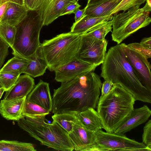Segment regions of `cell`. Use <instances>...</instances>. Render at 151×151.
<instances>
[{"instance_id":"cell-1","label":"cell","mask_w":151,"mask_h":151,"mask_svg":"<svg viewBox=\"0 0 151 151\" xmlns=\"http://www.w3.org/2000/svg\"><path fill=\"white\" fill-rule=\"evenodd\" d=\"M102 85L100 76L93 71L61 83L60 87L54 90L52 112H78L90 107L95 109Z\"/></svg>"},{"instance_id":"cell-2","label":"cell","mask_w":151,"mask_h":151,"mask_svg":"<svg viewBox=\"0 0 151 151\" xmlns=\"http://www.w3.org/2000/svg\"><path fill=\"white\" fill-rule=\"evenodd\" d=\"M101 70V76L104 80L119 84L132 95L135 101L151 103V91L140 82L121 44L109 49L102 63Z\"/></svg>"},{"instance_id":"cell-3","label":"cell","mask_w":151,"mask_h":151,"mask_svg":"<svg viewBox=\"0 0 151 151\" xmlns=\"http://www.w3.org/2000/svg\"><path fill=\"white\" fill-rule=\"evenodd\" d=\"M135 100L119 84H114L110 92L99 98L97 108L106 132H114L134 109Z\"/></svg>"},{"instance_id":"cell-4","label":"cell","mask_w":151,"mask_h":151,"mask_svg":"<svg viewBox=\"0 0 151 151\" xmlns=\"http://www.w3.org/2000/svg\"><path fill=\"white\" fill-rule=\"evenodd\" d=\"M45 117L25 116L18 121L17 124L42 145L58 151L74 150L68 133L53 121L51 124L46 123Z\"/></svg>"},{"instance_id":"cell-5","label":"cell","mask_w":151,"mask_h":151,"mask_svg":"<svg viewBox=\"0 0 151 151\" xmlns=\"http://www.w3.org/2000/svg\"><path fill=\"white\" fill-rule=\"evenodd\" d=\"M81 34L70 32L44 40L40 47L47 64V69L55 71L77 58Z\"/></svg>"},{"instance_id":"cell-6","label":"cell","mask_w":151,"mask_h":151,"mask_svg":"<svg viewBox=\"0 0 151 151\" xmlns=\"http://www.w3.org/2000/svg\"><path fill=\"white\" fill-rule=\"evenodd\" d=\"M40 18L34 11L29 10L26 18L16 26V31L12 54L20 58L32 60L40 45V35L43 27Z\"/></svg>"},{"instance_id":"cell-7","label":"cell","mask_w":151,"mask_h":151,"mask_svg":"<svg viewBox=\"0 0 151 151\" xmlns=\"http://www.w3.org/2000/svg\"><path fill=\"white\" fill-rule=\"evenodd\" d=\"M140 6L131 8L119 13L113 15L111 19L112 40L120 44L124 40L138 29L150 24L149 13Z\"/></svg>"},{"instance_id":"cell-8","label":"cell","mask_w":151,"mask_h":151,"mask_svg":"<svg viewBox=\"0 0 151 151\" xmlns=\"http://www.w3.org/2000/svg\"><path fill=\"white\" fill-rule=\"evenodd\" d=\"M95 151H151L142 142L129 138L124 134L104 132L95 133Z\"/></svg>"},{"instance_id":"cell-9","label":"cell","mask_w":151,"mask_h":151,"mask_svg":"<svg viewBox=\"0 0 151 151\" xmlns=\"http://www.w3.org/2000/svg\"><path fill=\"white\" fill-rule=\"evenodd\" d=\"M81 39L77 58L97 66L102 64L106 54L108 42L98 40L85 33Z\"/></svg>"},{"instance_id":"cell-10","label":"cell","mask_w":151,"mask_h":151,"mask_svg":"<svg viewBox=\"0 0 151 151\" xmlns=\"http://www.w3.org/2000/svg\"><path fill=\"white\" fill-rule=\"evenodd\" d=\"M78 0H35L32 10L39 16L43 26H47L61 16L68 5Z\"/></svg>"},{"instance_id":"cell-11","label":"cell","mask_w":151,"mask_h":151,"mask_svg":"<svg viewBox=\"0 0 151 151\" xmlns=\"http://www.w3.org/2000/svg\"><path fill=\"white\" fill-rule=\"evenodd\" d=\"M125 56L133 67L142 84L151 91V65L148 58L124 43L121 44Z\"/></svg>"},{"instance_id":"cell-12","label":"cell","mask_w":151,"mask_h":151,"mask_svg":"<svg viewBox=\"0 0 151 151\" xmlns=\"http://www.w3.org/2000/svg\"><path fill=\"white\" fill-rule=\"evenodd\" d=\"M97 66L77 58L55 71V80L61 83L67 82L74 79L78 76L93 71Z\"/></svg>"},{"instance_id":"cell-13","label":"cell","mask_w":151,"mask_h":151,"mask_svg":"<svg viewBox=\"0 0 151 151\" xmlns=\"http://www.w3.org/2000/svg\"><path fill=\"white\" fill-rule=\"evenodd\" d=\"M76 151H95V133L84 127L80 122L76 124L69 133Z\"/></svg>"},{"instance_id":"cell-14","label":"cell","mask_w":151,"mask_h":151,"mask_svg":"<svg viewBox=\"0 0 151 151\" xmlns=\"http://www.w3.org/2000/svg\"><path fill=\"white\" fill-rule=\"evenodd\" d=\"M151 115V110L146 105L133 109L114 132L122 134L145 122Z\"/></svg>"},{"instance_id":"cell-15","label":"cell","mask_w":151,"mask_h":151,"mask_svg":"<svg viewBox=\"0 0 151 151\" xmlns=\"http://www.w3.org/2000/svg\"><path fill=\"white\" fill-rule=\"evenodd\" d=\"M26 100L35 103L52 112V98L49 83L40 80L29 93L27 96Z\"/></svg>"},{"instance_id":"cell-16","label":"cell","mask_w":151,"mask_h":151,"mask_svg":"<svg viewBox=\"0 0 151 151\" xmlns=\"http://www.w3.org/2000/svg\"><path fill=\"white\" fill-rule=\"evenodd\" d=\"M26 97L1 100L0 114L2 116L7 120L17 122L24 117L23 111Z\"/></svg>"},{"instance_id":"cell-17","label":"cell","mask_w":151,"mask_h":151,"mask_svg":"<svg viewBox=\"0 0 151 151\" xmlns=\"http://www.w3.org/2000/svg\"><path fill=\"white\" fill-rule=\"evenodd\" d=\"M35 86L34 79L25 74L20 76L15 84L6 92L4 99H9L27 96Z\"/></svg>"},{"instance_id":"cell-18","label":"cell","mask_w":151,"mask_h":151,"mask_svg":"<svg viewBox=\"0 0 151 151\" xmlns=\"http://www.w3.org/2000/svg\"><path fill=\"white\" fill-rule=\"evenodd\" d=\"M28 11L24 5L10 2L0 22L16 26L26 18Z\"/></svg>"},{"instance_id":"cell-19","label":"cell","mask_w":151,"mask_h":151,"mask_svg":"<svg viewBox=\"0 0 151 151\" xmlns=\"http://www.w3.org/2000/svg\"><path fill=\"white\" fill-rule=\"evenodd\" d=\"M77 115L81 124L88 130L95 133L103 129L101 118L94 108H88L78 112Z\"/></svg>"},{"instance_id":"cell-20","label":"cell","mask_w":151,"mask_h":151,"mask_svg":"<svg viewBox=\"0 0 151 151\" xmlns=\"http://www.w3.org/2000/svg\"><path fill=\"white\" fill-rule=\"evenodd\" d=\"M122 0H106L86 6L85 14L91 17H100L111 15V12Z\"/></svg>"},{"instance_id":"cell-21","label":"cell","mask_w":151,"mask_h":151,"mask_svg":"<svg viewBox=\"0 0 151 151\" xmlns=\"http://www.w3.org/2000/svg\"><path fill=\"white\" fill-rule=\"evenodd\" d=\"M113 15L100 17H91L86 15L79 20L73 23L70 28L71 32L82 34L86 32L98 24L111 20Z\"/></svg>"},{"instance_id":"cell-22","label":"cell","mask_w":151,"mask_h":151,"mask_svg":"<svg viewBox=\"0 0 151 151\" xmlns=\"http://www.w3.org/2000/svg\"><path fill=\"white\" fill-rule=\"evenodd\" d=\"M47 68V63L43 56L40 46L37 50L35 56L30 61L23 73L35 78L43 75L46 72Z\"/></svg>"},{"instance_id":"cell-23","label":"cell","mask_w":151,"mask_h":151,"mask_svg":"<svg viewBox=\"0 0 151 151\" xmlns=\"http://www.w3.org/2000/svg\"><path fill=\"white\" fill-rule=\"evenodd\" d=\"M77 112L58 113L52 116L53 121L58 124L69 134L75 126L80 122Z\"/></svg>"},{"instance_id":"cell-24","label":"cell","mask_w":151,"mask_h":151,"mask_svg":"<svg viewBox=\"0 0 151 151\" xmlns=\"http://www.w3.org/2000/svg\"><path fill=\"white\" fill-rule=\"evenodd\" d=\"M33 145L30 143L16 140H0V151H36Z\"/></svg>"},{"instance_id":"cell-25","label":"cell","mask_w":151,"mask_h":151,"mask_svg":"<svg viewBox=\"0 0 151 151\" xmlns=\"http://www.w3.org/2000/svg\"><path fill=\"white\" fill-rule=\"evenodd\" d=\"M30 61L15 56L9 60L0 70V73L18 71L23 73Z\"/></svg>"},{"instance_id":"cell-26","label":"cell","mask_w":151,"mask_h":151,"mask_svg":"<svg viewBox=\"0 0 151 151\" xmlns=\"http://www.w3.org/2000/svg\"><path fill=\"white\" fill-rule=\"evenodd\" d=\"M111 20L105 21L93 27L85 34L98 40H104L107 34L112 32Z\"/></svg>"},{"instance_id":"cell-27","label":"cell","mask_w":151,"mask_h":151,"mask_svg":"<svg viewBox=\"0 0 151 151\" xmlns=\"http://www.w3.org/2000/svg\"><path fill=\"white\" fill-rule=\"evenodd\" d=\"M50 112L35 103L25 100L23 114L24 117H38L46 116Z\"/></svg>"},{"instance_id":"cell-28","label":"cell","mask_w":151,"mask_h":151,"mask_svg":"<svg viewBox=\"0 0 151 151\" xmlns=\"http://www.w3.org/2000/svg\"><path fill=\"white\" fill-rule=\"evenodd\" d=\"M16 31V26L0 22V38L11 47L14 44Z\"/></svg>"},{"instance_id":"cell-29","label":"cell","mask_w":151,"mask_h":151,"mask_svg":"<svg viewBox=\"0 0 151 151\" xmlns=\"http://www.w3.org/2000/svg\"><path fill=\"white\" fill-rule=\"evenodd\" d=\"M20 74L18 71L0 73V86L5 91H8L15 84Z\"/></svg>"},{"instance_id":"cell-30","label":"cell","mask_w":151,"mask_h":151,"mask_svg":"<svg viewBox=\"0 0 151 151\" xmlns=\"http://www.w3.org/2000/svg\"><path fill=\"white\" fill-rule=\"evenodd\" d=\"M147 0H122L117 6L111 12V15L121 11H125L129 8L140 5Z\"/></svg>"},{"instance_id":"cell-31","label":"cell","mask_w":151,"mask_h":151,"mask_svg":"<svg viewBox=\"0 0 151 151\" xmlns=\"http://www.w3.org/2000/svg\"><path fill=\"white\" fill-rule=\"evenodd\" d=\"M142 143L148 148L151 149V120L145 124L143 128L142 135Z\"/></svg>"},{"instance_id":"cell-32","label":"cell","mask_w":151,"mask_h":151,"mask_svg":"<svg viewBox=\"0 0 151 151\" xmlns=\"http://www.w3.org/2000/svg\"><path fill=\"white\" fill-rule=\"evenodd\" d=\"M127 46L148 59L151 57V49L144 46L140 43H133L127 45Z\"/></svg>"},{"instance_id":"cell-33","label":"cell","mask_w":151,"mask_h":151,"mask_svg":"<svg viewBox=\"0 0 151 151\" xmlns=\"http://www.w3.org/2000/svg\"><path fill=\"white\" fill-rule=\"evenodd\" d=\"M9 46L0 38V70L9 54Z\"/></svg>"},{"instance_id":"cell-34","label":"cell","mask_w":151,"mask_h":151,"mask_svg":"<svg viewBox=\"0 0 151 151\" xmlns=\"http://www.w3.org/2000/svg\"><path fill=\"white\" fill-rule=\"evenodd\" d=\"M114 85L110 81L105 80L102 83L101 89V93L99 98H102L107 95L112 89Z\"/></svg>"},{"instance_id":"cell-35","label":"cell","mask_w":151,"mask_h":151,"mask_svg":"<svg viewBox=\"0 0 151 151\" xmlns=\"http://www.w3.org/2000/svg\"><path fill=\"white\" fill-rule=\"evenodd\" d=\"M80 5L76 1L75 3H72L68 5L62 13L61 16L65 15L70 14L74 13L81 7Z\"/></svg>"},{"instance_id":"cell-36","label":"cell","mask_w":151,"mask_h":151,"mask_svg":"<svg viewBox=\"0 0 151 151\" xmlns=\"http://www.w3.org/2000/svg\"><path fill=\"white\" fill-rule=\"evenodd\" d=\"M86 9V6L82 9H78L74 13L75 14V22L80 20L84 15Z\"/></svg>"},{"instance_id":"cell-37","label":"cell","mask_w":151,"mask_h":151,"mask_svg":"<svg viewBox=\"0 0 151 151\" xmlns=\"http://www.w3.org/2000/svg\"><path fill=\"white\" fill-rule=\"evenodd\" d=\"M144 46L151 49V37H144L141 41L140 43Z\"/></svg>"},{"instance_id":"cell-38","label":"cell","mask_w":151,"mask_h":151,"mask_svg":"<svg viewBox=\"0 0 151 151\" xmlns=\"http://www.w3.org/2000/svg\"><path fill=\"white\" fill-rule=\"evenodd\" d=\"M9 3H5L0 5V22L3 18Z\"/></svg>"},{"instance_id":"cell-39","label":"cell","mask_w":151,"mask_h":151,"mask_svg":"<svg viewBox=\"0 0 151 151\" xmlns=\"http://www.w3.org/2000/svg\"><path fill=\"white\" fill-rule=\"evenodd\" d=\"M35 0H24V5L28 10H32Z\"/></svg>"},{"instance_id":"cell-40","label":"cell","mask_w":151,"mask_h":151,"mask_svg":"<svg viewBox=\"0 0 151 151\" xmlns=\"http://www.w3.org/2000/svg\"><path fill=\"white\" fill-rule=\"evenodd\" d=\"M14 3L21 5H24V0H0V5L6 3Z\"/></svg>"},{"instance_id":"cell-41","label":"cell","mask_w":151,"mask_h":151,"mask_svg":"<svg viewBox=\"0 0 151 151\" xmlns=\"http://www.w3.org/2000/svg\"><path fill=\"white\" fill-rule=\"evenodd\" d=\"M143 8L146 12L150 13L151 11V1L147 0Z\"/></svg>"},{"instance_id":"cell-42","label":"cell","mask_w":151,"mask_h":151,"mask_svg":"<svg viewBox=\"0 0 151 151\" xmlns=\"http://www.w3.org/2000/svg\"><path fill=\"white\" fill-rule=\"evenodd\" d=\"M106 0H88L87 5L97 4Z\"/></svg>"},{"instance_id":"cell-43","label":"cell","mask_w":151,"mask_h":151,"mask_svg":"<svg viewBox=\"0 0 151 151\" xmlns=\"http://www.w3.org/2000/svg\"><path fill=\"white\" fill-rule=\"evenodd\" d=\"M4 91H5L4 89L0 86V99Z\"/></svg>"}]
</instances>
